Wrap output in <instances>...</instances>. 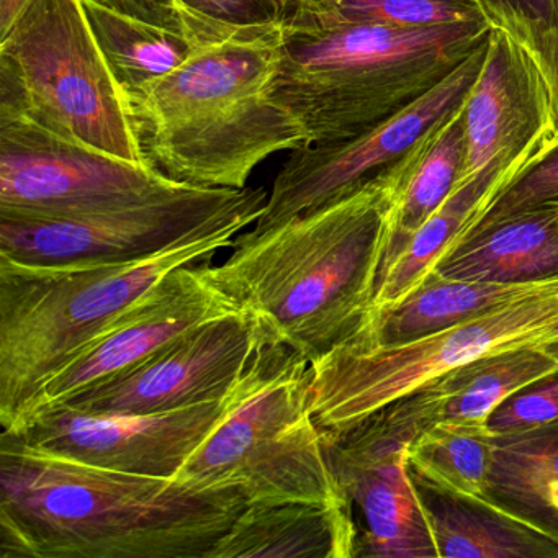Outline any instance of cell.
Wrapping results in <instances>:
<instances>
[{
  "mask_svg": "<svg viewBox=\"0 0 558 558\" xmlns=\"http://www.w3.org/2000/svg\"><path fill=\"white\" fill-rule=\"evenodd\" d=\"M247 506L238 488L99 469L0 436V558H210Z\"/></svg>",
  "mask_w": 558,
  "mask_h": 558,
  "instance_id": "1",
  "label": "cell"
},
{
  "mask_svg": "<svg viewBox=\"0 0 558 558\" xmlns=\"http://www.w3.org/2000/svg\"><path fill=\"white\" fill-rule=\"evenodd\" d=\"M404 161L264 233L238 234L231 256L204 260L202 276L256 319L264 341L319 361L367 322Z\"/></svg>",
  "mask_w": 558,
  "mask_h": 558,
  "instance_id": "2",
  "label": "cell"
},
{
  "mask_svg": "<svg viewBox=\"0 0 558 558\" xmlns=\"http://www.w3.org/2000/svg\"><path fill=\"white\" fill-rule=\"evenodd\" d=\"M282 27L195 48L126 96L143 158L179 184L244 189L269 156L312 145L276 96Z\"/></svg>",
  "mask_w": 558,
  "mask_h": 558,
  "instance_id": "3",
  "label": "cell"
},
{
  "mask_svg": "<svg viewBox=\"0 0 558 558\" xmlns=\"http://www.w3.org/2000/svg\"><path fill=\"white\" fill-rule=\"evenodd\" d=\"M489 31L488 22H351L336 0H292L276 96L312 145L352 138L429 93L485 44Z\"/></svg>",
  "mask_w": 558,
  "mask_h": 558,
  "instance_id": "4",
  "label": "cell"
},
{
  "mask_svg": "<svg viewBox=\"0 0 558 558\" xmlns=\"http://www.w3.org/2000/svg\"><path fill=\"white\" fill-rule=\"evenodd\" d=\"M225 228L149 259L90 266L0 263V426L87 342L151 293L169 274L231 247Z\"/></svg>",
  "mask_w": 558,
  "mask_h": 558,
  "instance_id": "5",
  "label": "cell"
},
{
  "mask_svg": "<svg viewBox=\"0 0 558 558\" xmlns=\"http://www.w3.org/2000/svg\"><path fill=\"white\" fill-rule=\"evenodd\" d=\"M308 365L263 341L230 410L175 478L197 488L241 489L250 505L349 502L310 411Z\"/></svg>",
  "mask_w": 558,
  "mask_h": 558,
  "instance_id": "6",
  "label": "cell"
},
{
  "mask_svg": "<svg viewBox=\"0 0 558 558\" xmlns=\"http://www.w3.org/2000/svg\"><path fill=\"white\" fill-rule=\"evenodd\" d=\"M0 113H25L58 135L148 165L83 0H32L0 38Z\"/></svg>",
  "mask_w": 558,
  "mask_h": 558,
  "instance_id": "7",
  "label": "cell"
},
{
  "mask_svg": "<svg viewBox=\"0 0 558 558\" xmlns=\"http://www.w3.org/2000/svg\"><path fill=\"white\" fill-rule=\"evenodd\" d=\"M558 326V283L478 318L397 344L344 342L308 365L322 430H345L453 368L512 349H542Z\"/></svg>",
  "mask_w": 558,
  "mask_h": 558,
  "instance_id": "8",
  "label": "cell"
},
{
  "mask_svg": "<svg viewBox=\"0 0 558 558\" xmlns=\"http://www.w3.org/2000/svg\"><path fill=\"white\" fill-rule=\"evenodd\" d=\"M267 198L260 187L184 185L172 194L102 214L0 218V263L66 267L149 259L225 228L256 223Z\"/></svg>",
  "mask_w": 558,
  "mask_h": 558,
  "instance_id": "9",
  "label": "cell"
},
{
  "mask_svg": "<svg viewBox=\"0 0 558 558\" xmlns=\"http://www.w3.org/2000/svg\"><path fill=\"white\" fill-rule=\"evenodd\" d=\"M185 184L51 132L25 113H0V218L102 214Z\"/></svg>",
  "mask_w": 558,
  "mask_h": 558,
  "instance_id": "10",
  "label": "cell"
},
{
  "mask_svg": "<svg viewBox=\"0 0 558 558\" xmlns=\"http://www.w3.org/2000/svg\"><path fill=\"white\" fill-rule=\"evenodd\" d=\"M485 51L486 41L429 93L372 129L341 142L292 151L251 231L264 233L295 215L323 207L410 158L465 106Z\"/></svg>",
  "mask_w": 558,
  "mask_h": 558,
  "instance_id": "11",
  "label": "cell"
},
{
  "mask_svg": "<svg viewBox=\"0 0 558 558\" xmlns=\"http://www.w3.org/2000/svg\"><path fill=\"white\" fill-rule=\"evenodd\" d=\"M263 341L253 316L231 312L191 329L60 408L99 416H140L214 403L240 384Z\"/></svg>",
  "mask_w": 558,
  "mask_h": 558,
  "instance_id": "12",
  "label": "cell"
},
{
  "mask_svg": "<svg viewBox=\"0 0 558 558\" xmlns=\"http://www.w3.org/2000/svg\"><path fill=\"white\" fill-rule=\"evenodd\" d=\"M238 385L223 400L168 413L99 416L58 408L2 429V434L73 462L133 475L175 478L230 410Z\"/></svg>",
  "mask_w": 558,
  "mask_h": 558,
  "instance_id": "13",
  "label": "cell"
},
{
  "mask_svg": "<svg viewBox=\"0 0 558 558\" xmlns=\"http://www.w3.org/2000/svg\"><path fill=\"white\" fill-rule=\"evenodd\" d=\"M326 453L351 508H357V557L439 558L429 509L408 463L410 440L377 414L345 430H323Z\"/></svg>",
  "mask_w": 558,
  "mask_h": 558,
  "instance_id": "14",
  "label": "cell"
},
{
  "mask_svg": "<svg viewBox=\"0 0 558 558\" xmlns=\"http://www.w3.org/2000/svg\"><path fill=\"white\" fill-rule=\"evenodd\" d=\"M201 264L169 274L142 302L83 345L38 387L4 429L63 407L77 395L135 367L191 329L236 312L208 286Z\"/></svg>",
  "mask_w": 558,
  "mask_h": 558,
  "instance_id": "15",
  "label": "cell"
},
{
  "mask_svg": "<svg viewBox=\"0 0 558 558\" xmlns=\"http://www.w3.org/2000/svg\"><path fill=\"white\" fill-rule=\"evenodd\" d=\"M466 161L462 182L498 161L531 165L557 138L554 110L524 51L492 28L485 60L463 106Z\"/></svg>",
  "mask_w": 558,
  "mask_h": 558,
  "instance_id": "16",
  "label": "cell"
},
{
  "mask_svg": "<svg viewBox=\"0 0 558 558\" xmlns=\"http://www.w3.org/2000/svg\"><path fill=\"white\" fill-rule=\"evenodd\" d=\"M555 375L558 362L541 349H512L453 368L388 408L413 437L436 423L488 427L506 400Z\"/></svg>",
  "mask_w": 558,
  "mask_h": 558,
  "instance_id": "17",
  "label": "cell"
},
{
  "mask_svg": "<svg viewBox=\"0 0 558 558\" xmlns=\"http://www.w3.org/2000/svg\"><path fill=\"white\" fill-rule=\"evenodd\" d=\"M354 558L357 525L349 502L250 505L210 558Z\"/></svg>",
  "mask_w": 558,
  "mask_h": 558,
  "instance_id": "18",
  "label": "cell"
},
{
  "mask_svg": "<svg viewBox=\"0 0 558 558\" xmlns=\"http://www.w3.org/2000/svg\"><path fill=\"white\" fill-rule=\"evenodd\" d=\"M522 171L524 166L498 161L460 182L436 214L430 215L403 243L390 247L385 253L368 316L398 305L414 292L485 214L493 198L501 194Z\"/></svg>",
  "mask_w": 558,
  "mask_h": 558,
  "instance_id": "19",
  "label": "cell"
},
{
  "mask_svg": "<svg viewBox=\"0 0 558 558\" xmlns=\"http://www.w3.org/2000/svg\"><path fill=\"white\" fill-rule=\"evenodd\" d=\"M558 276L534 282H485L447 279L430 272L398 305L368 316L349 341L357 344H397L478 318L515 300L557 286Z\"/></svg>",
  "mask_w": 558,
  "mask_h": 558,
  "instance_id": "20",
  "label": "cell"
},
{
  "mask_svg": "<svg viewBox=\"0 0 558 558\" xmlns=\"http://www.w3.org/2000/svg\"><path fill=\"white\" fill-rule=\"evenodd\" d=\"M433 272L447 279L534 282L558 276V211L554 204L505 218L442 257Z\"/></svg>",
  "mask_w": 558,
  "mask_h": 558,
  "instance_id": "21",
  "label": "cell"
},
{
  "mask_svg": "<svg viewBox=\"0 0 558 558\" xmlns=\"http://www.w3.org/2000/svg\"><path fill=\"white\" fill-rule=\"evenodd\" d=\"M493 498L558 544V423L493 439Z\"/></svg>",
  "mask_w": 558,
  "mask_h": 558,
  "instance_id": "22",
  "label": "cell"
},
{
  "mask_svg": "<svg viewBox=\"0 0 558 558\" xmlns=\"http://www.w3.org/2000/svg\"><path fill=\"white\" fill-rule=\"evenodd\" d=\"M493 439L489 427L430 424L408 444L411 475L424 492L515 515L489 489Z\"/></svg>",
  "mask_w": 558,
  "mask_h": 558,
  "instance_id": "23",
  "label": "cell"
},
{
  "mask_svg": "<svg viewBox=\"0 0 558 558\" xmlns=\"http://www.w3.org/2000/svg\"><path fill=\"white\" fill-rule=\"evenodd\" d=\"M439 558H558V544L518 515L424 492Z\"/></svg>",
  "mask_w": 558,
  "mask_h": 558,
  "instance_id": "24",
  "label": "cell"
},
{
  "mask_svg": "<svg viewBox=\"0 0 558 558\" xmlns=\"http://www.w3.org/2000/svg\"><path fill=\"white\" fill-rule=\"evenodd\" d=\"M465 161L466 138L462 107L401 166L385 253L403 243L430 215L442 207L444 202L462 182Z\"/></svg>",
  "mask_w": 558,
  "mask_h": 558,
  "instance_id": "25",
  "label": "cell"
},
{
  "mask_svg": "<svg viewBox=\"0 0 558 558\" xmlns=\"http://www.w3.org/2000/svg\"><path fill=\"white\" fill-rule=\"evenodd\" d=\"M94 37L125 96L181 66L194 53L191 41L133 17L109 0H83Z\"/></svg>",
  "mask_w": 558,
  "mask_h": 558,
  "instance_id": "26",
  "label": "cell"
},
{
  "mask_svg": "<svg viewBox=\"0 0 558 558\" xmlns=\"http://www.w3.org/2000/svg\"><path fill=\"white\" fill-rule=\"evenodd\" d=\"M489 28L511 38L534 64L558 136V0H478Z\"/></svg>",
  "mask_w": 558,
  "mask_h": 558,
  "instance_id": "27",
  "label": "cell"
},
{
  "mask_svg": "<svg viewBox=\"0 0 558 558\" xmlns=\"http://www.w3.org/2000/svg\"><path fill=\"white\" fill-rule=\"evenodd\" d=\"M292 0H178L195 48L282 27Z\"/></svg>",
  "mask_w": 558,
  "mask_h": 558,
  "instance_id": "28",
  "label": "cell"
},
{
  "mask_svg": "<svg viewBox=\"0 0 558 558\" xmlns=\"http://www.w3.org/2000/svg\"><path fill=\"white\" fill-rule=\"evenodd\" d=\"M345 21L397 27L486 22L478 0H336Z\"/></svg>",
  "mask_w": 558,
  "mask_h": 558,
  "instance_id": "29",
  "label": "cell"
},
{
  "mask_svg": "<svg viewBox=\"0 0 558 558\" xmlns=\"http://www.w3.org/2000/svg\"><path fill=\"white\" fill-rule=\"evenodd\" d=\"M554 202H558V136L538 153L537 158L532 159L531 165L501 194L493 198L485 214L460 238L459 243L505 218Z\"/></svg>",
  "mask_w": 558,
  "mask_h": 558,
  "instance_id": "30",
  "label": "cell"
},
{
  "mask_svg": "<svg viewBox=\"0 0 558 558\" xmlns=\"http://www.w3.org/2000/svg\"><path fill=\"white\" fill-rule=\"evenodd\" d=\"M558 423V375L537 381L506 400L488 421L496 434H518Z\"/></svg>",
  "mask_w": 558,
  "mask_h": 558,
  "instance_id": "31",
  "label": "cell"
},
{
  "mask_svg": "<svg viewBox=\"0 0 558 558\" xmlns=\"http://www.w3.org/2000/svg\"><path fill=\"white\" fill-rule=\"evenodd\" d=\"M109 2L125 14L142 19L148 24L165 28L189 40L178 0H109Z\"/></svg>",
  "mask_w": 558,
  "mask_h": 558,
  "instance_id": "32",
  "label": "cell"
},
{
  "mask_svg": "<svg viewBox=\"0 0 558 558\" xmlns=\"http://www.w3.org/2000/svg\"><path fill=\"white\" fill-rule=\"evenodd\" d=\"M31 2L32 0H0V38L8 35Z\"/></svg>",
  "mask_w": 558,
  "mask_h": 558,
  "instance_id": "33",
  "label": "cell"
},
{
  "mask_svg": "<svg viewBox=\"0 0 558 558\" xmlns=\"http://www.w3.org/2000/svg\"><path fill=\"white\" fill-rule=\"evenodd\" d=\"M545 354L550 355L551 359L558 362V326L551 332L550 339H548L547 344L541 349Z\"/></svg>",
  "mask_w": 558,
  "mask_h": 558,
  "instance_id": "34",
  "label": "cell"
},
{
  "mask_svg": "<svg viewBox=\"0 0 558 558\" xmlns=\"http://www.w3.org/2000/svg\"><path fill=\"white\" fill-rule=\"evenodd\" d=\"M555 208H557L558 211V202H554Z\"/></svg>",
  "mask_w": 558,
  "mask_h": 558,
  "instance_id": "35",
  "label": "cell"
}]
</instances>
